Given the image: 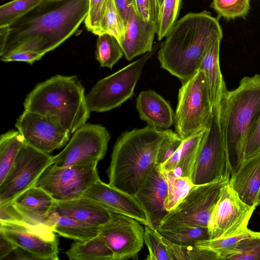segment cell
<instances>
[{"label":"cell","mask_w":260,"mask_h":260,"mask_svg":"<svg viewBox=\"0 0 260 260\" xmlns=\"http://www.w3.org/2000/svg\"><path fill=\"white\" fill-rule=\"evenodd\" d=\"M89 0H44L9 26L0 57L17 51L45 54L72 36L85 20Z\"/></svg>","instance_id":"cell-1"},{"label":"cell","mask_w":260,"mask_h":260,"mask_svg":"<svg viewBox=\"0 0 260 260\" xmlns=\"http://www.w3.org/2000/svg\"><path fill=\"white\" fill-rule=\"evenodd\" d=\"M222 37L218 17L207 11L188 13L175 22L160 45V67L183 83L199 71L208 50Z\"/></svg>","instance_id":"cell-2"},{"label":"cell","mask_w":260,"mask_h":260,"mask_svg":"<svg viewBox=\"0 0 260 260\" xmlns=\"http://www.w3.org/2000/svg\"><path fill=\"white\" fill-rule=\"evenodd\" d=\"M166 129L148 125L123 133L117 139L107 170L109 184L134 195L156 165L159 145Z\"/></svg>","instance_id":"cell-3"},{"label":"cell","mask_w":260,"mask_h":260,"mask_svg":"<svg viewBox=\"0 0 260 260\" xmlns=\"http://www.w3.org/2000/svg\"><path fill=\"white\" fill-rule=\"evenodd\" d=\"M220 119L231 175L244 160L246 138L260 117V75L246 76L219 104Z\"/></svg>","instance_id":"cell-4"},{"label":"cell","mask_w":260,"mask_h":260,"mask_svg":"<svg viewBox=\"0 0 260 260\" xmlns=\"http://www.w3.org/2000/svg\"><path fill=\"white\" fill-rule=\"evenodd\" d=\"M23 106L25 111L53 118L70 134L86 123L90 112L76 76L56 75L38 84L26 96Z\"/></svg>","instance_id":"cell-5"},{"label":"cell","mask_w":260,"mask_h":260,"mask_svg":"<svg viewBox=\"0 0 260 260\" xmlns=\"http://www.w3.org/2000/svg\"><path fill=\"white\" fill-rule=\"evenodd\" d=\"M213 106L204 73L199 70L182 83L174 113L176 132L183 139L206 128L211 120Z\"/></svg>","instance_id":"cell-6"},{"label":"cell","mask_w":260,"mask_h":260,"mask_svg":"<svg viewBox=\"0 0 260 260\" xmlns=\"http://www.w3.org/2000/svg\"><path fill=\"white\" fill-rule=\"evenodd\" d=\"M158 47V44L155 45L151 51L145 53L139 59L100 80L86 94L89 111H108L117 108L130 99L134 94L144 65Z\"/></svg>","instance_id":"cell-7"},{"label":"cell","mask_w":260,"mask_h":260,"mask_svg":"<svg viewBox=\"0 0 260 260\" xmlns=\"http://www.w3.org/2000/svg\"><path fill=\"white\" fill-rule=\"evenodd\" d=\"M231 169L221 129L219 104L213 113L189 177L195 185L230 179Z\"/></svg>","instance_id":"cell-8"},{"label":"cell","mask_w":260,"mask_h":260,"mask_svg":"<svg viewBox=\"0 0 260 260\" xmlns=\"http://www.w3.org/2000/svg\"><path fill=\"white\" fill-rule=\"evenodd\" d=\"M229 180L194 185L181 202L165 216L157 231L186 226L207 227L221 189Z\"/></svg>","instance_id":"cell-9"},{"label":"cell","mask_w":260,"mask_h":260,"mask_svg":"<svg viewBox=\"0 0 260 260\" xmlns=\"http://www.w3.org/2000/svg\"><path fill=\"white\" fill-rule=\"evenodd\" d=\"M97 162L85 165L49 167L34 185L48 192L56 201L79 198L100 177Z\"/></svg>","instance_id":"cell-10"},{"label":"cell","mask_w":260,"mask_h":260,"mask_svg":"<svg viewBox=\"0 0 260 260\" xmlns=\"http://www.w3.org/2000/svg\"><path fill=\"white\" fill-rule=\"evenodd\" d=\"M54 162V156L40 151L24 142L10 171L0 184V205L11 202L34 186Z\"/></svg>","instance_id":"cell-11"},{"label":"cell","mask_w":260,"mask_h":260,"mask_svg":"<svg viewBox=\"0 0 260 260\" xmlns=\"http://www.w3.org/2000/svg\"><path fill=\"white\" fill-rule=\"evenodd\" d=\"M111 136L101 124L85 123L74 133L64 148L54 156L57 167L97 162L105 156Z\"/></svg>","instance_id":"cell-12"},{"label":"cell","mask_w":260,"mask_h":260,"mask_svg":"<svg viewBox=\"0 0 260 260\" xmlns=\"http://www.w3.org/2000/svg\"><path fill=\"white\" fill-rule=\"evenodd\" d=\"M255 209L243 203L228 182L221 189L208 224L210 239L228 238L247 230Z\"/></svg>","instance_id":"cell-13"},{"label":"cell","mask_w":260,"mask_h":260,"mask_svg":"<svg viewBox=\"0 0 260 260\" xmlns=\"http://www.w3.org/2000/svg\"><path fill=\"white\" fill-rule=\"evenodd\" d=\"M15 126L25 143L45 153L62 147L70 140L71 134L55 119L39 113L24 110Z\"/></svg>","instance_id":"cell-14"},{"label":"cell","mask_w":260,"mask_h":260,"mask_svg":"<svg viewBox=\"0 0 260 260\" xmlns=\"http://www.w3.org/2000/svg\"><path fill=\"white\" fill-rule=\"evenodd\" d=\"M0 232L37 259H58V240L52 229L45 224L0 222Z\"/></svg>","instance_id":"cell-15"},{"label":"cell","mask_w":260,"mask_h":260,"mask_svg":"<svg viewBox=\"0 0 260 260\" xmlns=\"http://www.w3.org/2000/svg\"><path fill=\"white\" fill-rule=\"evenodd\" d=\"M138 220L112 212L100 234L113 252L115 260L136 258L143 247L144 229Z\"/></svg>","instance_id":"cell-16"},{"label":"cell","mask_w":260,"mask_h":260,"mask_svg":"<svg viewBox=\"0 0 260 260\" xmlns=\"http://www.w3.org/2000/svg\"><path fill=\"white\" fill-rule=\"evenodd\" d=\"M84 197L112 212L132 217L144 225L151 226L146 212L134 195L107 184L100 179L86 191Z\"/></svg>","instance_id":"cell-17"},{"label":"cell","mask_w":260,"mask_h":260,"mask_svg":"<svg viewBox=\"0 0 260 260\" xmlns=\"http://www.w3.org/2000/svg\"><path fill=\"white\" fill-rule=\"evenodd\" d=\"M168 186L164 172L155 165L146 175L134 197L146 212L151 226L157 230L168 213L165 204Z\"/></svg>","instance_id":"cell-18"},{"label":"cell","mask_w":260,"mask_h":260,"mask_svg":"<svg viewBox=\"0 0 260 260\" xmlns=\"http://www.w3.org/2000/svg\"><path fill=\"white\" fill-rule=\"evenodd\" d=\"M157 23L144 21L132 9L129 13L124 34L118 43L127 60L150 52L156 34Z\"/></svg>","instance_id":"cell-19"},{"label":"cell","mask_w":260,"mask_h":260,"mask_svg":"<svg viewBox=\"0 0 260 260\" xmlns=\"http://www.w3.org/2000/svg\"><path fill=\"white\" fill-rule=\"evenodd\" d=\"M136 109L140 118L150 126L165 130L174 124V112L170 104L154 90H144L139 94Z\"/></svg>","instance_id":"cell-20"},{"label":"cell","mask_w":260,"mask_h":260,"mask_svg":"<svg viewBox=\"0 0 260 260\" xmlns=\"http://www.w3.org/2000/svg\"><path fill=\"white\" fill-rule=\"evenodd\" d=\"M51 212L98 226L108 222L112 214V212L84 196L68 201H56Z\"/></svg>","instance_id":"cell-21"},{"label":"cell","mask_w":260,"mask_h":260,"mask_svg":"<svg viewBox=\"0 0 260 260\" xmlns=\"http://www.w3.org/2000/svg\"><path fill=\"white\" fill-rule=\"evenodd\" d=\"M229 184L240 199L256 208L260 190V153L245 159L239 170L231 175Z\"/></svg>","instance_id":"cell-22"},{"label":"cell","mask_w":260,"mask_h":260,"mask_svg":"<svg viewBox=\"0 0 260 260\" xmlns=\"http://www.w3.org/2000/svg\"><path fill=\"white\" fill-rule=\"evenodd\" d=\"M11 202L24 216L37 223L49 226V214L56 200L43 188L34 185L20 193Z\"/></svg>","instance_id":"cell-23"},{"label":"cell","mask_w":260,"mask_h":260,"mask_svg":"<svg viewBox=\"0 0 260 260\" xmlns=\"http://www.w3.org/2000/svg\"><path fill=\"white\" fill-rule=\"evenodd\" d=\"M220 41H217L208 50L199 70L202 71L205 75L213 107L220 104L228 91L220 67Z\"/></svg>","instance_id":"cell-24"},{"label":"cell","mask_w":260,"mask_h":260,"mask_svg":"<svg viewBox=\"0 0 260 260\" xmlns=\"http://www.w3.org/2000/svg\"><path fill=\"white\" fill-rule=\"evenodd\" d=\"M48 223L55 233L75 241H85L96 236L102 227L52 212L49 214Z\"/></svg>","instance_id":"cell-25"},{"label":"cell","mask_w":260,"mask_h":260,"mask_svg":"<svg viewBox=\"0 0 260 260\" xmlns=\"http://www.w3.org/2000/svg\"><path fill=\"white\" fill-rule=\"evenodd\" d=\"M65 253L71 260H115L100 234L85 241H75Z\"/></svg>","instance_id":"cell-26"},{"label":"cell","mask_w":260,"mask_h":260,"mask_svg":"<svg viewBox=\"0 0 260 260\" xmlns=\"http://www.w3.org/2000/svg\"><path fill=\"white\" fill-rule=\"evenodd\" d=\"M207 128L183 140L178 148L179 158L177 165L174 170L170 171L174 176L190 177Z\"/></svg>","instance_id":"cell-27"},{"label":"cell","mask_w":260,"mask_h":260,"mask_svg":"<svg viewBox=\"0 0 260 260\" xmlns=\"http://www.w3.org/2000/svg\"><path fill=\"white\" fill-rule=\"evenodd\" d=\"M24 143L18 131L10 130L1 136L0 184L10 171Z\"/></svg>","instance_id":"cell-28"},{"label":"cell","mask_w":260,"mask_h":260,"mask_svg":"<svg viewBox=\"0 0 260 260\" xmlns=\"http://www.w3.org/2000/svg\"><path fill=\"white\" fill-rule=\"evenodd\" d=\"M95 57L101 67L112 69L124 55L117 40L112 35L103 33L98 35Z\"/></svg>","instance_id":"cell-29"},{"label":"cell","mask_w":260,"mask_h":260,"mask_svg":"<svg viewBox=\"0 0 260 260\" xmlns=\"http://www.w3.org/2000/svg\"><path fill=\"white\" fill-rule=\"evenodd\" d=\"M157 231L167 240L182 246H193L210 239L208 227L186 226Z\"/></svg>","instance_id":"cell-30"},{"label":"cell","mask_w":260,"mask_h":260,"mask_svg":"<svg viewBox=\"0 0 260 260\" xmlns=\"http://www.w3.org/2000/svg\"><path fill=\"white\" fill-rule=\"evenodd\" d=\"M164 172L168 186L165 206L169 212L181 202L195 185L189 178L177 177L174 176L170 172Z\"/></svg>","instance_id":"cell-31"},{"label":"cell","mask_w":260,"mask_h":260,"mask_svg":"<svg viewBox=\"0 0 260 260\" xmlns=\"http://www.w3.org/2000/svg\"><path fill=\"white\" fill-rule=\"evenodd\" d=\"M260 232H256L248 229L235 236L221 239H209L196 243V246L215 252L220 260L225 259L226 257L235 248L240 240L249 237L259 236Z\"/></svg>","instance_id":"cell-32"},{"label":"cell","mask_w":260,"mask_h":260,"mask_svg":"<svg viewBox=\"0 0 260 260\" xmlns=\"http://www.w3.org/2000/svg\"><path fill=\"white\" fill-rule=\"evenodd\" d=\"M126 27L114 0H107L100 24V35L107 33L119 42L125 33Z\"/></svg>","instance_id":"cell-33"},{"label":"cell","mask_w":260,"mask_h":260,"mask_svg":"<svg viewBox=\"0 0 260 260\" xmlns=\"http://www.w3.org/2000/svg\"><path fill=\"white\" fill-rule=\"evenodd\" d=\"M44 0H13L0 7V27L9 26Z\"/></svg>","instance_id":"cell-34"},{"label":"cell","mask_w":260,"mask_h":260,"mask_svg":"<svg viewBox=\"0 0 260 260\" xmlns=\"http://www.w3.org/2000/svg\"><path fill=\"white\" fill-rule=\"evenodd\" d=\"M182 0H164L160 8L156 34L159 41L165 38L176 22Z\"/></svg>","instance_id":"cell-35"},{"label":"cell","mask_w":260,"mask_h":260,"mask_svg":"<svg viewBox=\"0 0 260 260\" xmlns=\"http://www.w3.org/2000/svg\"><path fill=\"white\" fill-rule=\"evenodd\" d=\"M211 7L219 18L228 20L245 18L250 9V0H213Z\"/></svg>","instance_id":"cell-36"},{"label":"cell","mask_w":260,"mask_h":260,"mask_svg":"<svg viewBox=\"0 0 260 260\" xmlns=\"http://www.w3.org/2000/svg\"><path fill=\"white\" fill-rule=\"evenodd\" d=\"M225 259L260 260V236L247 237L239 241Z\"/></svg>","instance_id":"cell-37"},{"label":"cell","mask_w":260,"mask_h":260,"mask_svg":"<svg viewBox=\"0 0 260 260\" xmlns=\"http://www.w3.org/2000/svg\"><path fill=\"white\" fill-rule=\"evenodd\" d=\"M144 239L149 250L146 259L172 260L157 230L151 226L145 225Z\"/></svg>","instance_id":"cell-38"},{"label":"cell","mask_w":260,"mask_h":260,"mask_svg":"<svg viewBox=\"0 0 260 260\" xmlns=\"http://www.w3.org/2000/svg\"><path fill=\"white\" fill-rule=\"evenodd\" d=\"M183 139L178 134L172 129H166L165 135L162 139L157 152L156 165L164 164L180 147Z\"/></svg>","instance_id":"cell-39"},{"label":"cell","mask_w":260,"mask_h":260,"mask_svg":"<svg viewBox=\"0 0 260 260\" xmlns=\"http://www.w3.org/2000/svg\"><path fill=\"white\" fill-rule=\"evenodd\" d=\"M107 0H89V9L84 24L92 33L100 35V24Z\"/></svg>","instance_id":"cell-40"},{"label":"cell","mask_w":260,"mask_h":260,"mask_svg":"<svg viewBox=\"0 0 260 260\" xmlns=\"http://www.w3.org/2000/svg\"><path fill=\"white\" fill-rule=\"evenodd\" d=\"M0 222L32 225L40 224L37 223L24 216L14 206L12 202L0 205Z\"/></svg>","instance_id":"cell-41"},{"label":"cell","mask_w":260,"mask_h":260,"mask_svg":"<svg viewBox=\"0 0 260 260\" xmlns=\"http://www.w3.org/2000/svg\"><path fill=\"white\" fill-rule=\"evenodd\" d=\"M136 11L144 21L157 23L159 9L157 0H135Z\"/></svg>","instance_id":"cell-42"},{"label":"cell","mask_w":260,"mask_h":260,"mask_svg":"<svg viewBox=\"0 0 260 260\" xmlns=\"http://www.w3.org/2000/svg\"><path fill=\"white\" fill-rule=\"evenodd\" d=\"M260 153V117L248 134L245 143L244 160Z\"/></svg>","instance_id":"cell-43"},{"label":"cell","mask_w":260,"mask_h":260,"mask_svg":"<svg viewBox=\"0 0 260 260\" xmlns=\"http://www.w3.org/2000/svg\"><path fill=\"white\" fill-rule=\"evenodd\" d=\"M44 55L33 51H17L1 57L0 59L5 62L22 61L32 64L41 59Z\"/></svg>","instance_id":"cell-44"},{"label":"cell","mask_w":260,"mask_h":260,"mask_svg":"<svg viewBox=\"0 0 260 260\" xmlns=\"http://www.w3.org/2000/svg\"><path fill=\"white\" fill-rule=\"evenodd\" d=\"M126 27L131 10H136L135 0H114Z\"/></svg>","instance_id":"cell-45"},{"label":"cell","mask_w":260,"mask_h":260,"mask_svg":"<svg viewBox=\"0 0 260 260\" xmlns=\"http://www.w3.org/2000/svg\"><path fill=\"white\" fill-rule=\"evenodd\" d=\"M18 247L0 232V259H5Z\"/></svg>","instance_id":"cell-46"},{"label":"cell","mask_w":260,"mask_h":260,"mask_svg":"<svg viewBox=\"0 0 260 260\" xmlns=\"http://www.w3.org/2000/svg\"><path fill=\"white\" fill-rule=\"evenodd\" d=\"M12 253H14L13 259H37L30 252L18 246Z\"/></svg>","instance_id":"cell-47"},{"label":"cell","mask_w":260,"mask_h":260,"mask_svg":"<svg viewBox=\"0 0 260 260\" xmlns=\"http://www.w3.org/2000/svg\"><path fill=\"white\" fill-rule=\"evenodd\" d=\"M258 205H260V190L258 193V196L257 197V199L256 203V206H257Z\"/></svg>","instance_id":"cell-48"},{"label":"cell","mask_w":260,"mask_h":260,"mask_svg":"<svg viewBox=\"0 0 260 260\" xmlns=\"http://www.w3.org/2000/svg\"><path fill=\"white\" fill-rule=\"evenodd\" d=\"M164 0H157V4L159 7V9H160V8L162 5V3L163 2Z\"/></svg>","instance_id":"cell-49"},{"label":"cell","mask_w":260,"mask_h":260,"mask_svg":"<svg viewBox=\"0 0 260 260\" xmlns=\"http://www.w3.org/2000/svg\"><path fill=\"white\" fill-rule=\"evenodd\" d=\"M49 1H63V0H49Z\"/></svg>","instance_id":"cell-50"},{"label":"cell","mask_w":260,"mask_h":260,"mask_svg":"<svg viewBox=\"0 0 260 260\" xmlns=\"http://www.w3.org/2000/svg\"><path fill=\"white\" fill-rule=\"evenodd\" d=\"M260 1V0H259Z\"/></svg>","instance_id":"cell-51"}]
</instances>
